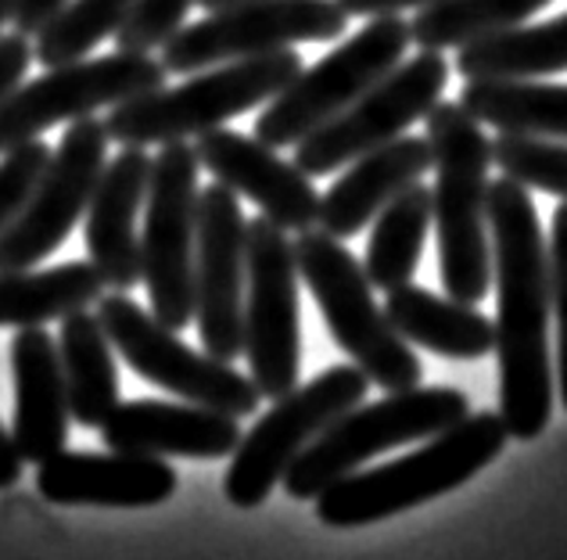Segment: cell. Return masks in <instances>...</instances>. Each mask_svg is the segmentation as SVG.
Returning a JSON list of instances; mask_svg holds the SVG:
<instances>
[{
	"instance_id": "cb8c5ba5",
	"label": "cell",
	"mask_w": 567,
	"mask_h": 560,
	"mask_svg": "<svg viewBox=\"0 0 567 560\" xmlns=\"http://www.w3.org/2000/svg\"><path fill=\"white\" fill-rule=\"evenodd\" d=\"M58 356H62L72 421L83 427H101L118 406V371H115V345L109 331L101 328L97 313L76 309V313L62 317Z\"/></svg>"
},
{
	"instance_id": "3957f363",
	"label": "cell",
	"mask_w": 567,
	"mask_h": 560,
	"mask_svg": "<svg viewBox=\"0 0 567 560\" xmlns=\"http://www.w3.org/2000/svg\"><path fill=\"white\" fill-rule=\"evenodd\" d=\"M506 438L511 432L499 414H467L453 427L431 435L416 453L331 481L317 496V518L331 528H363L431 504L482 475L506 449Z\"/></svg>"
},
{
	"instance_id": "d6a6232c",
	"label": "cell",
	"mask_w": 567,
	"mask_h": 560,
	"mask_svg": "<svg viewBox=\"0 0 567 560\" xmlns=\"http://www.w3.org/2000/svg\"><path fill=\"white\" fill-rule=\"evenodd\" d=\"M48 158H51V144H43L40 137L0 155V230H4L14 219V212L22 209V201L40 180Z\"/></svg>"
},
{
	"instance_id": "44dd1931",
	"label": "cell",
	"mask_w": 567,
	"mask_h": 560,
	"mask_svg": "<svg viewBox=\"0 0 567 560\" xmlns=\"http://www.w3.org/2000/svg\"><path fill=\"white\" fill-rule=\"evenodd\" d=\"M14 421L11 438L22 464H43L69 442V392L58 342L43 328H19L11 342Z\"/></svg>"
},
{
	"instance_id": "8fae6325",
	"label": "cell",
	"mask_w": 567,
	"mask_h": 560,
	"mask_svg": "<svg viewBox=\"0 0 567 560\" xmlns=\"http://www.w3.org/2000/svg\"><path fill=\"white\" fill-rule=\"evenodd\" d=\"M346 25L349 14L338 0H237L208 11L202 22L176 29L162 43L158 62L173 76H187V72L270 54L291 43L338 40Z\"/></svg>"
},
{
	"instance_id": "8d00e7d4",
	"label": "cell",
	"mask_w": 567,
	"mask_h": 560,
	"mask_svg": "<svg viewBox=\"0 0 567 560\" xmlns=\"http://www.w3.org/2000/svg\"><path fill=\"white\" fill-rule=\"evenodd\" d=\"M346 14H363V19H374V14H402L410 8H427V4H439V0H338Z\"/></svg>"
},
{
	"instance_id": "8992f818",
	"label": "cell",
	"mask_w": 567,
	"mask_h": 560,
	"mask_svg": "<svg viewBox=\"0 0 567 560\" xmlns=\"http://www.w3.org/2000/svg\"><path fill=\"white\" fill-rule=\"evenodd\" d=\"M467 414L471 403L460 388L416 385L406 392H388L381 403L352 406L320 438H312L280 485L291 499H317L327 485L360 470L378 453L424 442L464 421Z\"/></svg>"
},
{
	"instance_id": "4316f807",
	"label": "cell",
	"mask_w": 567,
	"mask_h": 560,
	"mask_svg": "<svg viewBox=\"0 0 567 560\" xmlns=\"http://www.w3.org/2000/svg\"><path fill=\"white\" fill-rule=\"evenodd\" d=\"M104 294L94 262H62L51 270H0V328H43Z\"/></svg>"
},
{
	"instance_id": "7402d4cb",
	"label": "cell",
	"mask_w": 567,
	"mask_h": 560,
	"mask_svg": "<svg viewBox=\"0 0 567 560\" xmlns=\"http://www.w3.org/2000/svg\"><path fill=\"white\" fill-rule=\"evenodd\" d=\"M435 166L427 137H395L374 152L360 155L346 166L327 195H320L317 227L338 241L355 238L363 227L374 224V216L388 201H395L402 190L421 184V176Z\"/></svg>"
},
{
	"instance_id": "74e56055",
	"label": "cell",
	"mask_w": 567,
	"mask_h": 560,
	"mask_svg": "<svg viewBox=\"0 0 567 560\" xmlns=\"http://www.w3.org/2000/svg\"><path fill=\"white\" fill-rule=\"evenodd\" d=\"M19 478H22V456L14 449L11 432L0 427V489H11Z\"/></svg>"
},
{
	"instance_id": "4dcf8cb0",
	"label": "cell",
	"mask_w": 567,
	"mask_h": 560,
	"mask_svg": "<svg viewBox=\"0 0 567 560\" xmlns=\"http://www.w3.org/2000/svg\"><path fill=\"white\" fill-rule=\"evenodd\" d=\"M492 166L517 184L567 201V141L499 134L492 141Z\"/></svg>"
},
{
	"instance_id": "ffe728a7",
	"label": "cell",
	"mask_w": 567,
	"mask_h": 560,
	"mask_svg": "<svg viewBox=\"0 0 567 560\" xmlns=\"http://www.w3.org/2000/svg\"><path fill=\"white\" fill-rule=\"evenodd\" d=\"M101 438L118 453L144 456H187V460H223L241 442V424L219 409L194 403L133 400L118 403L101 424Z\"/></svg>"
},
{
	"instance_id": "83f0119b",
	"label": "cell",
	"mask_w": 567,
	"mask_h": 560,
	"mask_svg": "<svg viewBox=\"0 0 567 560\" xmlns=\"http://www.w3.org/2000/svg\"><path fill=\"white\" fill-rule=\"evenodd\" d=\"M431 230V187L413 184L374 216V234L367 245L363 273L378 291L410 284Z\"/></svg>"
},
{
	"instance_id": "f1b7e54d",
	"label": "cell",
	"mask_w": 567,
	"mask_h": 560,
	"mask_svg": "<svg viewBox=\"0 0 567 560\" xmlns=\"http://www.w3.org/2000/svg\"><path fill=\"white\" fill-rule=\"evenodd\" d=\"M554 0H439L416 11L410 22V40L421 51H445L460 43L499 33V29L525 25Z\"/></svg>"
},
{
	"instance_id": "4fadbf2b",
	"label": "cell",
	"mask_w": 567,
	"mask_h": 560,
	"mask_svg": "<svg viewBox=\"0 0 567 560\" xmlns=\"http://www.w3.org/2000/svg\"><path fill=\"white\" fill-rule=\"evenodd\" d=\"M450 83V65L439 51H421L410 62H399L367 94H360L331 123L312 129L295 144V166L306 176H331L374 147L402 137L442 101Z\"/></svg>"
},
{
	"instance_id": "5bb4252c",
	"label": "cell",
	"mask_w": 567,
	"mask_h": 560,
	"mask_svg": "<svg viewBox=\"0 0 567 560\" xmlns=\"http://www.w3.org/2000/svg\"><path fill=\"white\" fill-rule=\"evenodd\" d=\"M166 65L152 54L115 51L104 58L54 65L40 80L19 83L0 101V155L37 141L58 123H76L97 108H115L130 97L166 86Z\"/></svg>"
},
{
	"instance_id": "7c38bea8",
	"label": "cell",
	"mask_w": 567,
	"mask_h": 560,
	"mask_svg": "<svg viewBox=\"0 0 567 560\" xmlns=\"http://www.w3.org/2000/svg\"><path fill=\"white\" fill-rule=\"evenodd\" d=\"M245 356L262 400L298 385L302 323H298V262L288 230L266 216L248 224L245 245Z\"/></svg>"
},
{
	"instance_id": "277c9868",
	"label": "cell",
	"mask_w": 567,
	"mask_h": 560,
	"mask_svg": "<svg viewBox=\"0 0 567 560\" xmlns=\"http://www.w3.org/2000/svg\"><path fill=\"white\" fill-rule=\"evenodd\" d=\"M298 72H302V58L295 48L241 58V62L208 69L181 86H158L123 101L104 120V129L123 147L187 141L274 101Z\"/></svg>"
},
{
	"instance_id": "6da1fadb",
	"label": "cell",
	"mask_w": 567,
	"mask_h": 560,
	"mask_svg": "<svg viewBox=\"0 0 567 560\" xmlns=\"http://www.w3.org/2000/svg\"><path fill=\"white\" fill-rule=\"evenodd\" d=\"M492 284H496V356L499 417L511 438L532 442L554 414V360H549V245L525 184L488 180Z\"/></svg>"
},
{
	"instance_id": "836d02e7",
	"label": "cell",
	"mask_w": 567,
	"mask_h": 560,
	"mask_svg": "<svg viewBox=\"0 0 567 560\" xmlns=\"http://www.w3.org/2000/svg\"><path fill=\"white\" fill-rule=\"evenodd\" d=\"M549 294H554V320H557V377H560V403L567 409V201L557 205L554 230H549Z\"/></svg>"
},
{
	"instance_id": "603a6c76",
	"label": "cell",
	"mask_w": 567,
	"mask_h": 560,
	"mask_svg": "<svg viewBox=\"0 0 567 560\" xmlns=\"http://www.w3.org/2000/svg\"><path fill=\"white\" fill-rule=\"evenodd\" d=\"M384 313L410 345H421L445 360H482L496 349V323L450 294L439 299L427 288L402 284L388 291Z\"/></svg>"
},
{
	"instance_id": "e0dca14e",
	"label": "cell",
	"mask_w": 567,
	"mask_h": 560,
	"mask_svg": "<svg viewBox=\"0 0 567 560\" xmlns=\"http://www.w3.org/2000/svg\"><path fill=\"white\" fill-rule=\"evenodd\" d=\"M198 162L216 176V184L259 205V212L288 234L317 227L320 195L295 162H284L277 147L259 137H245L237 129L216 126L198 134Z\"/></svg>"
},
{
	"instance_id": "f35d334b",
	"label": "cell",
	"mask_w": 567,
	"mask_h": 560,
	"mask_svg": "<svg viewBox=\"0 0 567 560\" xmlns=\"http://www.w3.org/2000/svg\"><path fill=\"white\" fill-rule=\"evenodd\" d=\"M14 14V0H0V29H4V22H11Z\"/></svg>"
},
{
	"instance_id": "30bf717a",
	"label": "cell",
	"mask_w": 567,
	"mask_h": 560,
	"mask_svg": "<svg viewBox=\"0 0 567 560\" xmlns=\"http://www.w3.org/2000/svg\"><path fill=\"white\" fill-rule=\"evenodd\" d=\"M198 152L184 141L162 144L152 158L144 198L141 280L152 313L173 331L194 320V234H198Z\"/></svg>"
},
{
	"instance_id": "d6986e66",
	"label": "cell",
	"mask_w": 567,
	"mask_h": 560,
	"mask_svg": "<svg viewBox=\"0 0 567 560\" xmlns=\"http://www.w3.org/2000/svg\"><path fill=\"white\" fill-rule=\"evenodd\" d=\"M152 158L144 147H123L104 162L94 198L86 205V256L101 273L104 288L130 291L141 284V234L137 216L144 212Z\"/></svg>"
},
{
	"instance_id": "ba28073f",
	"label": "cell",
	"mask_w": 567,
	"mask_h": 560,
	"mask_svg": "<svg viewBox=\"0 0 567 560\" xmlns=\"http://www.w3.org/2000/svg\"><path fill=\"white\" fill-rule=\"evenodd\" d=\"M370 377L360 366H331L309 385L291 388L274 400L270 414H262L248 435H241L230 453V470L223 478V492L237 510H256L284 481L288 467L298 460L312 438H320L341 414L363 403Z\"/></svg>"
},
{
	"instance_id": "9a60e30c",
	"label": "cell",
	"mask_w": 567,
	"mask_h": 560,
	"mask_svg": "<svg viewBox=\"0 0 567 560\" xmlns=\"http://www.w3.org/2000/svg\"><path fill=\"white\" fill-rule=\"evenodd\" d=\"M109 141L104 123L91 115L65 129L22 209L0 230V270H33L69 241L72 227L94 198L101 169L109 162Z\"/></svg>"
},
{
	"instance_id": "484cf974",
	"label": "cell",
	"mask_w": 567,
	"mask_h": 560,
	"mask_svg": "<svg viewBox=\"0 0 567 560\" xmlns=\"http://www.w3.org/2000/svg\"><path fill=\"white\" fill-rule=\"evenodd\" d=\"M460 108L474 123L496 126L499 134L567 141V83L467 80Z\"/></svg>"
},
{
	"instance_id": "2e32d148",
	"label": "cell",
	"mask_w": 567,
	"mask_h": 560,
	"mask_svg": "<svg viewBox=\"0 0 567 560\" xmlns=\"http://www.w3.org/2000/svg\"><path fill=\"white\" fill-rule=\"evenodd\" d=\"M245 245L248 224L230 187L198 195L194 234V323L208 356L234 363L245 352Z\"/></svg>"
},
{
	"instance_id": "d590c367",
	"label": "cell",
	"mask_w": 567,
	"mask_h": 560,
	"mask_svg": "<svg viewBox=\"0 0 567 560\" xmlns=\"http://www.w3.org/2000/svg\"><path fill=\"white\" fill-rule=\"evenodd\" d=\"M62 4L65 0H14V14H11L14 33L37 37L43 29V22H48L54 11H62Z\"/></svg>"
},
{
	"instance_id": "52a82bcc",
	"label": "cell",
	"mask_w": 567,
	"mask_h": 560,
	"mask_svg": "<svg viewBox=\"0 0 567 560\" xmlns=\"http://www.w3.org/2000/svg\"><path fill=\"white\" fill-rule=\"evenodd\" d=\"M410 22L402 14H374L317 65L302 69L284 91L266 101L256 120V137L270 147H295L312 129L331 123L381 76H388L410 48Z\"/></svg>"
},
{
	"instance_id": "7a4b0ae2",
	"label": "cell",
	"mask_w": 567,
	"mask_h": 560,
	"mask_svg": "<svg viewBox=\"0 0 567 560\" xmlns=\"http://www.w3.org/2000/svg\"><path fill=\"white\" fill-rule=\"evenodd\" d=\"M427 144L439 180L431 187V224L439 238V273L445 294L477 305L492 288V238H488V169L492 141L482 123L439 101L424 115Z\"/></svg>"
},
{
	"instance_id": "e575fe53",
	"label": "cell",
	"mask_w": 567,
	"mask_h": 560,
	"mask_svg": "<svg viewBox=\"0 0 567 560\" xmlns=\"http://www.w3.org/2000/svg\"><path fill=\"white\" fill-rule=\"evenodd\" d=\"M33 48L22 33H0V101H4L33 65Z\"/></svg>"
},
{
	"instance_id": "f546056e",
	"label": "cell",
	"mask_w": 567,
	"mask_h": 560,
	"mask_svg": "<svg viewBox=\"0 0 567 560\" xmlns=\"http://www.w3.org/2000/svg\"><path fill=\"white\" fill-rule=\"evenodd\" d=\"M133 0H65L33 37V58L40 65H69L86 58L101 40L118 33Z\"/></svg>"
},
{
	"instance_id": "9c48e42d",
	"label": "cell",
	"mask_w": 567,
	"mask_h": 560,
	"mask_svg": "<svg viewBox=\"0 0 567 560\" xmlns=\"http://www.w3.org/2000/svg\"><path fill=\"white\" fill-rule=\"evenodd\" d=\"M97 320L109 331L115 352L123 356L144 381L173 392L176 400L219 409L230 417H251L259 409L256 381L234 371L227 360L208 352H194L166 328L155 313H144L126 291H112L97 299Z\"/></svg>"
},
{
	"instance_id": "ab89813d",
	"label": "cell",
	"mask_w": 567,
	"mask_h": 560,
	"mask_svg": "<svg viewBox=\"0 0 567 560\" xmlns=\"http://www.w3.org/2000/svg\"><path fill=\"white\" fill-rule=\"evenodd\" d=\"M205 11H216V8H227V4H237V0H198Z\"/></svg>"
},
{
	"instance_id": "ac0fdd59",
	"label": "cell",
	"mask_w": 567,
	"mask_h": 560,
	"mask_svg": "<svg viewBox=\"0 0 567 560\" xmlns=\"http://www.w3.org/2000/svg\"><path fill=\"white\" fill-rule=\"evenodd\" d=\"M176 470L144 453H54L37 464V489L58 507H158L176 492Z\"/></svg>"
},
{
	"instance_id": "d4e9b609",
	"label": "cell",
	"mask_w": 567,
	"mask_h": 560,
	"mask_svg": "<svg viewBox=\"0 0 567 560\" xmlns=\"http://www.w3.org/2000/svg\"><path fill=\"white\" fill-rule=\"evenodd\" d=\"M464 80H543L567 72V11L549 22H525L456 48Z\"/></svg>"
},
{
	"instance_id": "1f68e13d",
	"label": "cell",
	"mask_w": 567,
	"mask_h": 560,
	"mask_svg": "<svg viewBox=\"0 0 567 560\" xmlns=\"http://www.w3.org/2000/svg\"><path fill=\"white\" fill-rule=\"evenodd\" d=\"M194 4L198 0H133L126 22L115 33V48L130 54H152L184 25Z\"/></svg>"
},
{
	"instance_id": "5b68a950",
	"label": "cell",
	"mask_w": 567,
	"mask_h": 560,
	"mask_svg": "<svg viewBox=\"0 0 567 560\" xmlns=\"http://www.w3.org/2000/svg\"><path fill=\"white\" fill-rule=\"evenodd\" d=\"M291 245L298 277L317 299L327 331L370 377V385L384 392H406L421 385L424 366L374 302V284L367 280L363 262L320 227L302 230Z\"/></svg>"
}]
</instances>
